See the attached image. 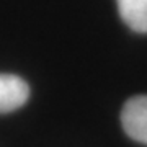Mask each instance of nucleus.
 <instances>
[{
  "label": "nucleus",
  "mask_w": 147,
  "mask_h": 147,
  "mask_svg": "<svg viewBox=\"0 0 147 147\" xmlns=\"http://www.w3.org/2000/svg\"><path fill=\"white\" fill-rule=\"evenodd\" d=\"M121 123L131 139L147 146V95H137L126 101Z\"/></svg>",
  "instance_id": "1"
},
{
  "label": "nucleus",
  "mask_w": 147,
  "mask_h": 147,
  "mask_svg": "<svg viewBox=\"0 0 147 147\" xmlns=\"http://www.w3.org/2000/svg\"><path fill=\"white\" fill-rule=\"evenodd\" d=\"M30 88L26 82L11 74H0V113H10L26 103Z\"/></svg>",
  "instance_id": "2"
},
{
  "label": "nucleus",
  "mask_w": 147,
  "mask_h": 147,
  "mask_svg": "<svg viewBox=\"0 0 147 147\" xmlns=\"http://www.w3.org/2000/svg\"><path fill=\"white\" fill-rule=\"evenodd\" d=\"M123 21L137 33H147V0H118Z\"/></svg>",
  "instance_id": "3"
}]
</instances>
